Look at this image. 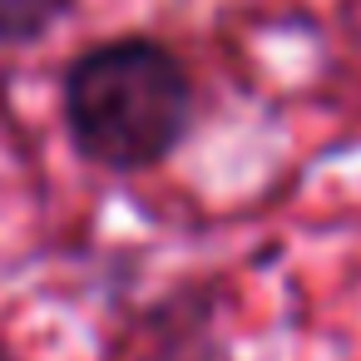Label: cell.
<instances>
[{"label":"cell","mask_w":361,"mask_h":361,"mask_svg":"<svg viewBox=\"0 0 361 361\" xmlns=\"http://www.w3.org/2000/svg\"><path fill=\"white\" fill-rule=\"evenodd\" d=\"M60 109L70 144L90 164L109 173H144L188 139L198 94L188 65L164 40L119 35L70 60Z\"/></svg>","instance_id":"6da1fadb"},{"label":"cell","mask_w":361,"mask_h":361,"mask_svg":"<svg viewBox=\"0 0 361 361\" xmlns=\"http://www.w3.org/2000/svg\"><path fill=\"white\" fill-rule=\"evenodd\" d=\"M0 361H11V356H6V346H0Z\"/></svg>","instance_id":"3957f363"},{"label":"cell","mask_w":361,"mask_h":361,"mask_svg":"<svg viewBox=\"0 0 361 361\" xmlns=\"http://www.w3.org/2000/svg\"><path fill=\"white\" fill-rule=\"evenodd\" d=\"M70 11L75 0H0V45H35Z\"/></svg>","instance_id":"7a4b0ae2"}]
</instances>
